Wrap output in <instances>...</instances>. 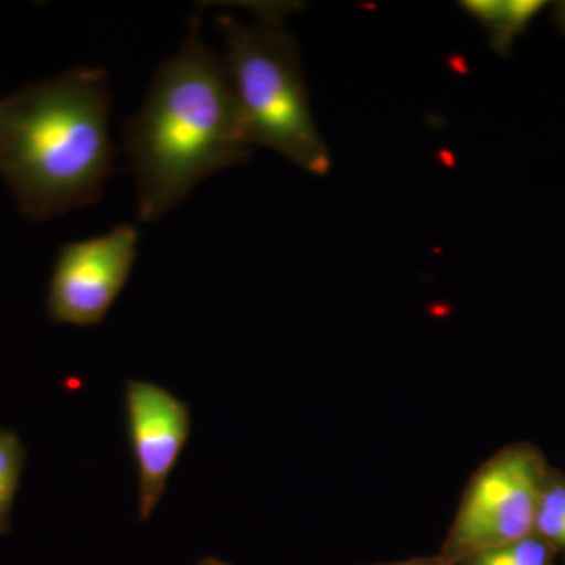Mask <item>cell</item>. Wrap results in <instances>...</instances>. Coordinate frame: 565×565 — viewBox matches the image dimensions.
I'll return each mask as SVG.
<instances>
[{"mask_svg":"<svg viewBox=\"0 0 565 565\" xmlns=\"http://www.w3.org/2000/svg\"><path fill=\"white\" fill-rule=\"evenodd\" d=\"M385 565H452L446 563V561L441 559L440 556L435 557V559H414V561H405V563L397 564H385Z\"/></svg>","mask_w":565,"mask_h":565,"instance_id":"12","label":"cell"},{"mask_svg":"<svg viewBox=\"0 0 565 565\" xmlns=\"http://www.w3.org/2000/svg\"><path fill=\"white\" fill-rule=\"evenodd\" d=\"M111 96L102 68H74L0 99V178L43 222L102 199L115 172Z\"/></svg>","mask_w":565,"mask_h":565,"instance_id":"2","label":"cell"},{"mask_svg":"<svg viewBox=\"0 0 565 565\" xmlns=\"http://www.w3.org/2000/svg\"><path fill=\"white\" fill-rule=\"evenodd\" d=\"M534 534L565 552V475L550 467L539 498Z\"/></svg>","mask_w":565,"mask_h":565,"instance_id":"9","label":"cell"},{"mask_svg":"<svg viewBox=\"0 0 565 565\" xmlns=\"http://www.w3.org/2000/svg\"><path fill=\"white\" fill-rule=\"evenodd\" d=\"M253 148L225 61L193 18L180 51L159 66L126 122L139 222L161 221L200 182L248 161Z\"/></svg>","mask_w":565,"mask_h":565,"instance_id":"1","label":"cell"},{"mask_svg":"<svg viewBox=\"0 0 565 565\" xmlns=\"http://www.w3.org/2000/svg\"><path fill=\"white\" fill-rule=\"evenodd\" d=\"M140 234L131 223L63 245L52 270L46 308L61 326L103 323L131 277Z\"/></svg>","mask_w":565,"mask_h":565,"instance_id":"5","label":"cell"},{"mask_svg":"<svg viewBox=\"0 0 565 565\" xmlns=\"http://www.w3.org/2000/svg\"><path fill=\"white\" fill-rule=\"evenodd\" d=\"M550 467L537 446H505L465 490L441 559L457 565L484 550L534 534L539 498Z\"/></svg>","mask_w":565,"mask_h":565,"instance_id":"4","label":"cell"},{"mask_svg":"<svg viewBox=\"0 0 565 565\" xmlns=\"http://www.w3.org/2000/svg\"><path fill=\"white\" fill-rule=\"evenodd\" d=\"M125 415L137 470V514L140 522H147L161 503L191 437V407L154 382L129 379Z\"/></svg>","mask_w":565,"mask_h":565,"instance_id":"6","label":"cell"},{"mask_svg":"<svg viewBox=\"0 0 565 565\" xmlns=\"http://www.w3.org/2000/svg\"><path fill=\"white\" fill-rule=\"evenodd\" d=\"M548 6L544 0H465L460 7L475 18L489 35L498 54L511 55L516 39L530 31L531 24Z\"/></svg>","mask_w":565,"mask_h":565,"instance_id":"7","label":"cell"},{"mask_svg":"<svg viewBox=\"0 0 565 565\" xmlns=\"http://www.w3.org/2000/svg\"><path fill=\"white\" fill-rule=\"evenodd\" d=\"M553 21H555L557 31L565 35V0L553 6Z\"/></svg>","mask_w":565,"mask_h":565,"instance_id":"11","label":"cell"},{"mask_svg":"<svg viewBox=\"0 0 565 565\" xmlns=\"http://www.w3.org/2000/svg\"><path fill=\"white\" fill-rule=\"evenodd\" d=\"M556 553L544 539L531 534L520 541L476 553L457 565H553Z\"/></svg>","mask_w":565,"mask_h":565,"instance_id":"10","label":"cell"},{"mask_svg":"<svg viewBox=\"0 0 565 565\" xmlns=\"http://www.w3.org/2000/svg\"><path fill=\"white\" fill-rule=\"evenodd\" d=\"M217 25L253 147L270 148L316 177L329 174L332 158L316 128L299 46L277 11L262 10L253 24L221 14Z\"/></svg>","mask_w":565,"mask_h":565,"instance_id":"3","label":"cell"},{"mask_svg":"<svg viewBox=\"0 0 565 565\" xmlns=\"http://www.w3.org/2000/svg\"><path fill=\"white\" fill-rule=\"evenodd\" d=\"M195 565H232L228 563H225V561L217 559V557H203V559H200L199 563Z\"/></svg>","mask_w":565,"mask_h":565,"instance_id":"13","label":"cell"},{"mask_svg":"<svg viewBox=\"0 0 565 565\" xmlns=\"http://www.w3.org/2000/svg\"><path fill=\"white\" fill-rule=\"evenodd\" d=\"M25 468V448L20 435L0 427V535L11 526V514Z\"/></svg>","mask_w":565,"mask_h":565,"instance_id":"8","label":"cell"}]
</instances>
